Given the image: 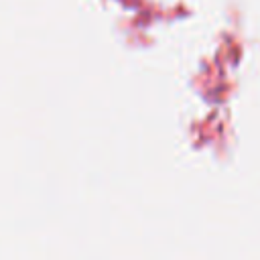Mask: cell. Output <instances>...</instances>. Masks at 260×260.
<instances>
[]
</instances>
